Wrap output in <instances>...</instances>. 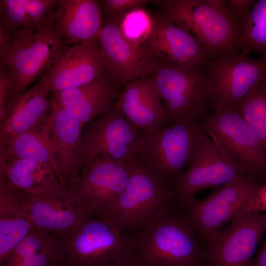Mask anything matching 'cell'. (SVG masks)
<instances>
[{
	"label": "cell",
	"instance_id": "cell-1",
	"mask_svg": "<svg viewBox=\"0 0 266 266\" xmlns=\"http://www.w3.org/2000/svg\"><path fill=\"white\" fill-rule=\"evenodd\" d=\"M133 233L140 266H202L204 249L185 210L174 206L147 229Z\"/></svg>",
	"mask_w": 266,
	"mask_h": 266
},
{
	"label": "cell",
	"instance_id": "cell-2",
	"mask_svg": "<svg viewBox=\"0 0 266 266\" xmlns=\"http://www.w3.org/2000/svg\"><path fill=\"white\" fill-rule=\"evenodd\" d=\"M204 132L200 119L180 121L140 132L136 157L159 180L172 185L199 147Z\"/></svg>",
	"mask_w": 266,
	"mask_h": 266
},
{
	"label": "cell",
	"instance_id": "cell-3",
	"mask_svg": "<svg viewBox=\"0 0 266 266\" xmlns=\"http://www.w3.org/2000/svg\"><path fill=\"white\" fill-rule=\"evenodd\" d=\"M67 47L55 31L54 20L15 31L13 43L0 63L12 81L7 115L20 96L45 73Z\"/></svg>",
	"mask_w": 266,
	"mask_h": 266
},
{
	"label": "cell",
	"instance_id": "cell-4",
	"mask_svg": "<svg viewBox=\"0 0 266 266\" xmlns=\"http://www.w3.org/2000/svg\"><path fill=\"white\" fill-rule=\"evenodd\" d=\"M161 5L163 15L196 37L209 60L241 52L243 23L229 12L215 9L205 0H163Z\"/></svg>",
	"mask_w": 266,
	"mask_h": 266
},
{
	"label": "cell",
	"instance_id": "cell-5",
	"mask_svg": "<svg viewBox=\"0 0 266 266\" xmlns=\"http://www.w3.org/2000/svg\"><path fill=\"white\" fill-rule=\"evenodd\" d=\"M174 206L172 185L156 178L136 156L126 187L108 218L121 230L136 233L150 227Z\"/></svg>",
	"mask_w": 266,
	"mask_h": 266
},
{
	"label": "cell",
	"instance_id": "cell-6",
	"mask_svg": "<svg viewBox=\"0 0 266 266\" xmlns=\"http://www.w3.org/2000/svg\"><path fill=\"white\" fill-rule=\"evenodd\" d=\"M151 77L162 98L166 125L207 114L210 97L205 65L157 61Z\"/></svg>",
	"mask_w": 266,
	"mask_h": 266
},
{
	"label": "cell",
	"instance_id": "cell-7",
	"mask_svg": "<svg viewBox=\"0 0 266 266\" xmlns=\"http://www.w3.org/2000/svg\"><path fill=\"white\" fill-rule=\"evenodd\" d=\"M61 240L67 265L102 266L133 252V233L109 218L88 216Z\"/></svg>",
	"mask_w": 266,
	"mask_h": 266
},
{
	"label": "cell",
	"instance_id": "cell-8",
	"mask_svg": "<svg viewBox=\"0 0 266 266\" xmlns=\"http://www.w3.org/2000/svg\"><path fill=\"white\" fill-rule=\"evenodd\" d=\"M244 173L248 172L204 130L201 142L187 169L172 185L175 205L186 208L200 191L219 187Z\"/></svg>",
	"mask_w": 266,
	"mask_h": 266
},
{
	"label": "cell",
	"instance_id": "cell-9",
	"mask_svg": "<svg viewBox=\"0 0 266 266\" xmlns=\"http://www.w3.org/2000/svg\"><path fill=\"white\" fill-rule=\"evenodd\" d=\"M213 111L237 109L259 86L266 68V61L254 60L242 53L208 60L205 64Z\"/></svg>",
	"mask_w": 266,
	"mask_h": 266
},
{
	"label": "cell",
	"instance_id": "cell-10",
	"mask_svg": "<svg viewBox=\"0 0 266 266\" xmlns=\"http://www.w3.org/2000/svg\"><path fill=\"white\" fill-rule=\"evenodd\" d=\"M133 160L123 162L98 159L81 167L68 189L87 215L109 217L126 187Z\"/></svg>",
	"mask_w": 266,
	"mask_h": 266
},
{
	"label": "cell",
	"instance_id": "cell-11",
	"mask_svg": "<svg viewBox=\"0 0 266 266\" xmlns=\"http://www.w3.org/2000/svg\"><path fill=\"white\" fill-rule=\"evenodd\" d=\"M141 132L115 104L85 124L81 150V167L98 159L132 161L140 147Z\"/></svg>",
	"mask_w": 266,
	"mask_h": 266
},
{
	"label": "cell",
	"instance_id": "cell-12",
	"mask_svg": "<svg viewBox=\"0 0 266 266\" xmlns=\"http://www.w3.org/2000/svg\"><path fill=\"white\" fill-rule=\"evenodd\" d=\"M261 179L244 173L219 187L205 199L195 200L183 209L196 231L204 242L237 215L258 189Z\"/></svg>",
	"mask_w": 266,
	"mask_h": 266
},
{
	"label": "cell",
	"instance_id": "cell-13",
	"mask_svg": "<svg viewBox=\"0 0 266 266\" xmlns=\"http://www.w3.org/2000/svg\"><path fill=\"white\" fill-rule=\"evenodd\" d=\"M214 137L246 172L266 177V152L252 127L236 109L214 110L200 119Z\"/></svg>",
	"mask_w": 266,
	"mask_h": 266
},
{
	"label": "cell",
	"instance_id": "cell-14",
	"mask_svg": "<svg viewBox=\"0 0 266 266\" xmlns=\"http://www.w3.org/2000/svg\"><path fill=\"white\" fill-rule=\"evenodd\" d=\"M266 231V212L236 215L226 228L205 241L202 266H251L252 257Z\"/></svg>",
	"mask_w": 266,
	"mask_h": 266
},
{
	"label": "cell",
	"instance_id": "cell-15",
	"mask_svg": "<svg viewBox=\"0 0 266 266\" xmlns=\"http://www.w3.org/2000/svg\"><path fill=\"white\" fill-rule=\"evenodd\" d=\"M122 16L105 18L98 33L107 72L120 86L151 75L157 63L142 45L124 37L119 27Z\"/></svg>",
	"mask_w": 266,
	"mask_h": 266
},
{
	"label": "cell",
	"instance_id": "cell-16",
	"mask_svg": "<svg viewBox=\"0 0 266 266\" xmlns=\"http://www.w3.org/2000/svg\"><path fill=\"white\" fill-rule=\"evenodd\" d=\"M51 108L36 129L48 138L55 152L60 184L69 188L80 170L82 133L85 124L51 98ZM36 130V129H35Z\"/></svg>",
	"mask_w": 266,
	"mask_h": 266
},
{
	"label": "cell",
	"instance_id": "cell-17",
	"mask_svg": "<svg viewBox=\"0 0 266 266\" xmlns=\"http://www.w3.org/2000/svg\"><path fill=\"white\" fill-rule=\"evenodd\" d=\"M106 72L98 34L67 47L42 77L54 92L84 85Z\"/></svg>",
	"mask_w": 266,
	"mask_h": 266
},
{
	"label": "cell",
	"instance_id": "cell-18",
	"mask_svg": "<svg viewBox=\"0 0 266 266\" xmlns=\"http://www.w3.org/2000/svg\"><path fill=\"white\" fill-rule=\"evenodd\" d=\"M142 45L159 61L205 65L209 60L196 37L163 15L154 19L152 32Z\"/></svg>",
	"mask_w": 266,
	"mask_h": 266
},
{
	"label": "cell",
	"instance_id": "cell-19",
	"mask_svg": "<svg viewBox=\"0 0 266 266\" xmlns=\"http://www.w3.org/2000/svg\"><path fill=\"white\" fill-rule=\"evenodd\" d=\"M30 194L29 216L34 226L60 239L87 215L63 185Z\"/></svg>",
	"mask_w": 266,
	"mask_h": 266
},
{
	"label": "cell",
	"instance_id": "cell-20",
	"mask_svg": "<svg viewBox=\"0 0 266 266\" xmlns=\"http://www.w3.org/2000/svg\"><path fill=\"white\" fill-rule=\"evenodd\" d=\"M119 87L106 72L84 85L53 92L52 99L86 124L115 104Z\"/></svg>",
	"mask_w": 266,
	"mask_h": 266
},
{
	"label": "cell",
	"instance_id": "cell-21",
	"mask_svg": "<svg viewBox=\"0 0 266 266\" xmlns=\"http://www.w3.org/2000/svg\"><path fill=\"white\" fill-rule=\"evenodd\" d=\"M115 106L140 132L166 125L162 98L151 75L126 84Z\"/></svg>",
	"mask_w": 266,
	"mask_h": 266
},
{
	"label": "cell",
	"instance_id": "cell-22",
	"mask_svg": "<svg viewBox=\"0 0 266 266\" xmlns=\"http://www.w3.org/2000/svg\"><path fill=\"white\" fill-rule=\"evenodd\" d=\"M103 23L99 1L59 0L55 9L54 30L67 46L97 35Z\"/></svg>",
	"mask_w": 266,
	"mask_h": 266
},
{
	"label": "cell",
	"instance_id": "cell-23",
	"mask_svg": "<svg viewBox=\"0 0 266 266\" xmlns=\"http://www.w3.org/2000/svg\"><path fill=\"white\" fill-rule=\"evenodd\" d=\"M50 92L41 77L37 84L20 96L0 123V147L14 136L35 130L41 125L51 108Z\"/></svg>",
	"mask_w": 266,
	"mask_h": 266
},
{
	"label": "cell",
	"instance_id": "cell-24",
	"mask_svg": "<svg viewBox=\"0 0 266 266\" xmlns=\"http://www.w3.org/2000/svg\"><path fill=\"white\" fill-rule=\"evenodd\" d=\"M0 177L16 188L31 194L43 192L60 184L56 172L49 165L3 151H0Z\"/></svg>",
	"mask_w": 266,
	"mask_h": 266
},
{
	"label": "cell",
	"instance_id": "cell-25",
	"mask_svg": "<svg viewBox=\"0 0 266 266\" xmlns=\"http://www.w3.org/2000/svg\"><path fill=\"white\" fill-rule=\"evenodd\" d=\"M59 0H0V26L14 32L54 20Z\"/></svg>",
	"mask_w": 266,
	"mask_h": 266
},
{
	"label": "cell",
	"instance_id": "cell-26",
	"mask_svg": "<svg viewBox=\"0 0 266 266\" xmlns=\"http://www.w3.org/2000/svg\"><path fill=\"white\" fill-rule=\"evenodd\" d=\"M0 151L49 165L60 182L53 147L45 134L39 130L30 131L14 136L0 147Z\"/></svg>",
	"mask_w": 266,
	"mask_h": 266
},
{
	"label": "cell",
	"instance_id": "cell-27",
	"mask_svg": "<svg viewBox=\"0 0 266 266\" xmlns=\"http://www.w3.org/2000/svg\"><path fill=\"white\" fill-rule=\"evenodd\" d=\"M239 49L245 56L256 51L266 61V0L256 1L243 22Z\"/></svg>",
	"mask_w": 266,
	"mask_h": 266
},
{
	"label": "cell",
	"instance_id": "cell-28",
	"mask_svg": "<svg viewBox=\"0 0 266 266\" xmlns=\"http://www.w3.org/2000/svg\"><path fill=\"white\" fill-rule=\"evenodd\" d=\"M34 227L30 217L0 218V266Z\"/></svg>",
	"mask_w": 266,
	"mask_h": 266
},
{
	"label": "cell",
	"instance_id": "cell-29",
	"mask_svg": "<svg viewBox=\"0 0 266 266\" xmlns=\"http://www.w3.org/2000/svg\"><path fill=\"white\" fill-rule=\"evenodd\" d=\"M236 110L254 130L266 152V94L257 87Z\"/></svg>",
	"mask_w": 266,
	"mask_h": 266
},
{
	"label": "cell",
	"instance_id": "cell-30",
	"mask_svg": "<svg viewBox=\"0 0 266 266\" xmlns=\"http://www.w3.org/2000/svg\"><path fill=\"white\" fill-rule=\"evenodd\" d=\"M154 25V19L140 7L125 13L119 27L122 34L129 42L142 45L149 36Z\"/></svg>",
	"mask_w": 266,
	"mask_h": 266
},
{
	"label": "cell",
	"instance_id": "cell-31",
	"mask_svg": "<svg viewBox=\"0 0 266 266\" xmlns=\"http://www.w3.org/2000/svg\"><path fill=\"white\" fill-rule=\"evenodd\" d=\"M30 194L0 177V218L30 217Z\"/></svg>",
	"mask_w": 266,
	"mask_h": 266
},
{
	"label": "cell",
	"instance_id": "cell-32",
	"mask_svg": "<svg viewBox=\"0 0 266 266\" xmlns=\"http://www.w3.org/2000/svg\"><path fill=\"white\" fill-rule=\"evenodd\" d=\"M57 236L36 227L15 247L4 266H21L23 263L49 244Z\"/></svg>",
	"mask_w": 266,
	"mask_h": 266
},
{
	"label": "cell",
	"instance_id": "cell-33",
	"mask_svg": "<svg viewBox=\"0 0 266 266\" xmlns=\"http://www.w3.org/2000/svg\"><path fill=\"white\" fill-rule=\"evenodd\" d=\"M65 261L62 242L57 237L49 244L32 255L21 266H57Z\"/></svg>",
	"mask_w": 266,
	"mask_h": 266
},
{
	"label": "cell",
	"instance_id": "cell-34",
	"mask_svg": "<svg viewBox=\"0 0 266 266\" xmlns=\"http://www.w3.org/2000/svg\"><path fill=\"white\" fill-rule=\"evenodd\" d=\"M105 14V18L122 16L126 12L149 3L161 4L163 0H103L99 1Z\"/></svg>",
	"mask_w": 266,
	"mask_h": 266
},
{
	"label": "cell",
	"instance_id": "cell-35",
	"mask_svg": "<svg viewBox=\"0 0 266 266\" xmlns=\"http://www.w3.org/2000/svg\"><path fill=\"white\" fill-rule=\"evenodd\" d=\"M11 87L12 81L7 70L0 66V123L7 115Z\"/></svg>",
	"mask_w": 266,
	"mask_h": 266
},
{
	"label": "cell",
	"instance_id": "cell-36",
	"mask_svg": "<svg viewBox=\"0 0 266 266\" xmlns=\"http://www.w3.org/2000/svg\"><path fill=\"white\" fill-rule=\"evenodd\" d=\"M266 212V180L256 191L238 214Z\"/></svg>",
	"mask_w": 266,
	"mask_h": 266
},
{
	"label": "cell",
	"instance_id": "cell-37",
	"mask_svg": "<svg viewBox=\"0 0 266 266\" xmlns=\"http://www.w3.org/2000/svg\"><path fill=\"white\" fill-rule=\"evenodd\" d=\"M255 2V0H229L228 6L229 12L235 21L243 23Z\"/></svg>",
	"mask_w": 266,
	"mask_h": 266
},
{
	"label": "cell",
	"instance_id": "cell-38",
	"mask_svg": "<svg viewBox=\"0 0 266 266\" xmlns=\"http://www.w3.org/2000/svg\"><path fill=\"white\" fill-rule=\"evenodd\" d=\"M15 32L0 26V63L4 60L13 43Z\"/></svg>",
	"mask_w": 266,
	"mask_h": 266
},
{
	"label": "cell",
	"instance_id": "cell-39",
	"mask_svg": "<svg viewBox=\"0 0 266 266\" xmlns=\"http://www.w3.org/2000/svg\"><path fill=\"white\" fill-rule=\"evenodd\" d=\"M102 266H140L135 259L133 252L122 258L105 264Z\"/></svg>",
	"mask_w": 266,
	"mask_h": 266
},
{
	"label": "cell",
	"instance_id": "cell-40",
	"mask_svg": "<svg viewBox=\"0 0 266 266\" xmlns=\"http://www.w3.org/2000/svg\"><path fill=\"white\" fill-rule=\"evenodd\" d=\"M251 266H266V240L257 257L253 261Z\"/></svg>",
	"mask_w": 266,
	"mask_h": 266
},
{
	"label": "cell",
	"instance_id": "cell-41",
	"mask_svg": "<svg viewBox=\"0 0 266 266\" xmlns=\"http://www.w3.org/2000/svg\"><path fill=\"white\" fill-rule=\"evenodd\" d=\"M262 92L266 94V68L264 76L261 81L258 87Z\"/></svg>",
	"mask_w": 266,
	"mask_h": 266
},
{
	"label": "cell",
	"instance_id": "cell-42",
	"mask_svg": "<svg viewBox=\"0 0 266 266\" xmlns=\"http://www.w3.org/2000/svg\"><path fill=\"white\" fill-rule=\"evenodd\" d=\"M57 266H69L68 265H67V264H66L65 262Z\"/></svg>",
	"mask_w": 266,
	"mask_h": 266
}]
</instances>
